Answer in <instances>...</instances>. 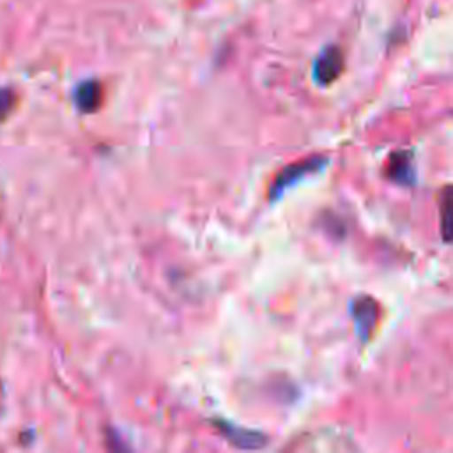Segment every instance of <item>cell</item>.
I'll return each mask as SVG.
<instances>
[{
    "mask_svg": "<svg viewBox=\"0 0 453 453\" xmlns=\"http://www.w3.org/2000/svg\"><path fill=\"white\" fill-rule=\"evenodd\" d=\"M324 165H326V157L313 156V157H306V159H301L297 163H292V165L281 168V172L273 180V186L269 189V198L278 200L290 186H294L297 180L304 179L306 175L319 172Z\"/></svg>",
    "mask_w": 453,
    "mask_h": 453,
    "instance_id": "1",
    "label": "cell"
},
{
    "mask_svg": "<svg viewBox=\"0 0 453 453\" xmlns=\"http://www.w3.org/2000/svg\"><path fill=\"white\" fill-rule=\"evenodd\" d=\"M350 315L356 322V331L366 342L379 320V304L370 296H359L350 303Z\"/></svg>",
    "mask_w": 453,
    "mask_h": 453,
    "instance_id": "2",
    "label": "cell"
},
{
    "mask_svg": "<svg viewBox=\"0 0 453 453\" xmlns=\"http://www.w3.org/2000/svg\"><path fill=\"white\" fill-rule=\"evenodd\" d=\"M216 428L221 432V435L228 442H232L234 446L242 448V449H257V448L265 446V442H267L265 435H262L260 432L248 430V428H239V426H234L228 421H216Z\"/></svg>",
    "mask_w": 453,
    "mask_h": 453,
    "instance_id": "3",
    "label": "cell"
},
{
    "mask_svg": "<svg viewBox=\"0 0 453 453\" xmlns=\"http://www.w3.org/2000/svg\"><path fill=\"white\" fill-rule=\"evenodd\" d=\"M386 175L395 182L412 184L414 182V168H412L411 154L403 152V150L393 152L386 165Z\"/></svg>",
    "mask_w": 453,
    "mask_h": 453,
    "instance_id": "4",
    "label": "cell"
},
{
    "mask_svg": "<svg viewBox=\"0 0 453 453\" xmlns=\"http://www.w3.org/2000/svg\"><path fill=\"white\" fill-rule=\"evenodd\" d=\"M342 71V55L338 53V50L331 48L327 50L324 55H320V58L315 62V80L319 83H331Z\"/></svg>",
    "mask_w": 453,
    "mask_h": 453,
    "instance_id": "5",
    "label": "cell"
},
{
    "mask_svg": "<svg viewBox=\"0 0 453 453\" xmlns=\"http://www.w3.org/2000/svg\"><path fill=\"white\" fill-rule=\"evenodd\" d=\"M101 87L97 81H83L74 90V104L83 113H92L99 108Z\"/></svg>",
    "mask_w": 453,
    "mask_h": 453,
    "instance_id": "6",
    "label": "cell"
},
{
    "mask_svg": "<svg viewBox=\"0 0 453 453\" xmlns=\"http://www.w3.org/2000/svg\"><path fill=\"white\" fill-rule=\"evenodd\" d=\"M449 212H451V196H449V186H448V188H444V196H442V205H441L444 242L449 241Z\"/></svg>",
    "mask_w": 453,
    "mask_h": 453,
    "instance_id": "7",
    "label": "cell"
},
{
    "mask_svg": "<svg viewBox=\"0 0 453 453\" xmlns=\"http://www.w3.org/2000/svg\"><path fill=\"white\" fill-rule=\"evenodd\" d=\"M16 101V94L9 87H0V122L9 115Z\"/></svg>",
    "mask_w": 453,
    "mask_h": 453,
    "instance_id": "8",
    "label": "cell"
}]
</instances>
